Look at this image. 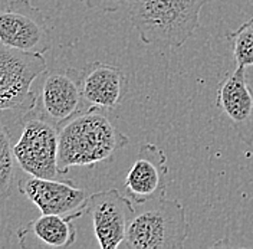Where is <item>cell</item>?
Wrapping results in <instances>:
<instances>
[{"mask_svg":"<svg viewBox=\"0 0 253 249\" xmlns=\"http://www.w3.org/2000/svg\"><path fill=\"white\" fill-rule=\"evenodd\" d=\"M84 213L43 215L17 229L20 248H68L77 239L74 220Z\"/></svg>","mask_w":253,"mask_h":249,"instance_id":"cell-13","label":"cell"},{"mask_svg":"<svg viewBox=\"0 0 253 249\" xmlns=\"http://www.w3.org/2000/svg\"><path fill=\"white\" fill-rule=\"evenodd\" d=\"M169 171L166 153L153 143L144 144L126 176L124 187L129 199L141 204L166 196Z\"/></svg>","mask_w":253,"mask_h":249,"instance_id":"cell-10","label":"cell"},{"mask_svg":"<svg viewBox=\"0 0 253 249\" xmlns=\"http://www.w3.org/2000/svg\"><path fill=\"white\" fill-rule=\"evenodd\" d=\"M209 0H129V20L147 45L180 48L200 26Z\"/></svg>","mask_w":253,"mask_h":249,"instance_id":"cell-2","label":"cell"},{"mask_svg":"<svg viewBox=\"0 0 253 249\" xmlns=\"http://www.w3.org/2000/svg\"><path fill=\"white\" fill-rule=\"evenodd\" d=\"M9 128L0 123V200L10 196L15 185V150Z\"/></svg>","mask_w":253,"mask_h":249,"instance_id":"cell-14","label":"cell"},{"mask_svg":"<svg viewBox=\"0 0 253 249\" xmlns=\"http://www.w3.org/2000/svg\"><path fill=\"white\" fill-rule=\"evenodd\" d=\"M84 1L89 9L101 10V12H105V13L117 12L126 3H129V0H84Z\"/></svg>","mask_w":253,"mask_h":249,"instance_id":"cell-16","label":"cell"},{"mask_svg":"<svg viewBox=\"0 0 253 249\" xmlns=\"http://www.w3.org/2000/svg\"><path fill=\"white\" fill-rule=\"evenodd\" d=\"M58 170L95 167L128 146L129 139L111 123L105 109L86 107L58 125Z\"/></svg>","mask_w":253,"mask_h":249,"instance_id":"cell-1","label":"cell"},{"mask_svg":"<svg viewBox=\"0 0 253 249\" xmlns=\"http://www.w3.org/2000/svg\"><path fill=\"white\" fill-rule=\"evenodd\" d=\"M17 190L43 215L86 213L88 195L74 182L28 176L17 182Z\"/></svg>","mask_w":253,"mask_h":249,"instance_id":"cell-9","label":"cell"},{"mask_svg":"<svg viewBox=\"0 0 253 249\" xmlns=\"http://www.w3.org/2000/svg\"><path fill=\"white\" fill-rule=\"evenodd\" d=\"M46 59L42 53L25 52L0 41V112L26 115L38 105L32 84L46 74Z\"/></svg>","mask_w":253,"mask_h":249,"instance_id":"cell-4","label":"cell"},{"mask_svg":"<svg viewBox=\"0 0 253 249\" xmlns=\"http://www.w3.org/2000/svg\"><path fill=\"white\" fill-rule=\"evenodd\" d=\"M216 105L232 124L237 137L248 146L253 144V90L246 68L236 66L221 79L216 95Z\"/></svg>","mask_w":253,"mask_h":249,"instance_id":"cell-11","label":"cell"},{"mask_svg":"<svg viewBox=\"0 0 253 249\" xmlns=\"http://www.w3.org/2000/svg\"><path fill=\"white\" fill-rule=\"evenodd\" d=\"M224 38L232 47L236 66H253V17L237 31L227 32Z\"/></svg>","mask_w":253,"mask_h":249,"instance_id":"cell-15","label":"cell"},{"mask_svg":"<svg viewBox=\"0 0 253 249\" xmlns=\"http://www.w3.org/2000/svg\"><path fill=\"white\" fill-rule=\"evenodd\" d=\"M189 238V222L183 203L166 196L135 207L126 241V249H183Z\"/></svg>","mask_w":253,"mask_h":249,"instance_id":"cell-3","label":"cell"},{"mask_svg":"<svg viewBox=\"0 0 253 249\" xmlns=\"http://www.w3.org/2000/svg\"><path fill=\"white\" fill-rule=\"evenodd\" d=\"M81 85L85 105L105 111L117 108L129 90L128 77L121 68L98 61L84 66Z\"/></svg>","mask_w":253,"mask_h":249,"instance_id":"cell-12","label":"cell"},{"mask_svg":"<svg viewBox=\"0 0 253 249\" xmlns=\"http://www.w3.org/2000/svg\"><path fill=\"white\" fill-rule=\"evenodd\" d=\"M36 107L46 120L56 125L86 108L82 95L81 71L65 68L46 72Z\"/></svg>","mask_w":253,"mask_h":249,"instance_id":"cell-8","label":"cell"},{"mask_svg":"<svg viewBox=\"0 0 253 249\" xmlns=\"http://www.w3.org/2000/svg\"><path fill=\"white\" fill-rule=\"evenodd\" d=\"M0 41L7 47L32 53H46L50 33L46 19L31 0H12L0 12Z\"/></svg>","mask_w":253,"mask_h":249,"instance_id":"cell-6","label":"cell"},{"mask_svg":"<svg viewBox=\"0 0 253 249\" xmlns=\"http://www.w3.org/2000/svg\"><path fill=\"white\" fill-rule=\"evenodd\" d=\"M22 134L13 146L20 169L35 177L56 179L58 170V125L32 109L20 120Z\"/></svg>","mask_w":253,"mask_h":249,"instance_id":"cell-5","label":"cell"},{"mask_svg":"<svg viewBox=\"0 0 253 249\" xmlns=\"http://www.w3.org/2000/svg\"><path fill=\"white\" fill-rule=\"evenodd\" d=\"M86 213L92 219L99 248L117 249L126 241L135 206L129 198L123 196L117 189H108L88 198Z\"/></svg>","mask_w":253,"mask_h":249,"instance_id":"cell-7","label":"cell"}]
</instances>
